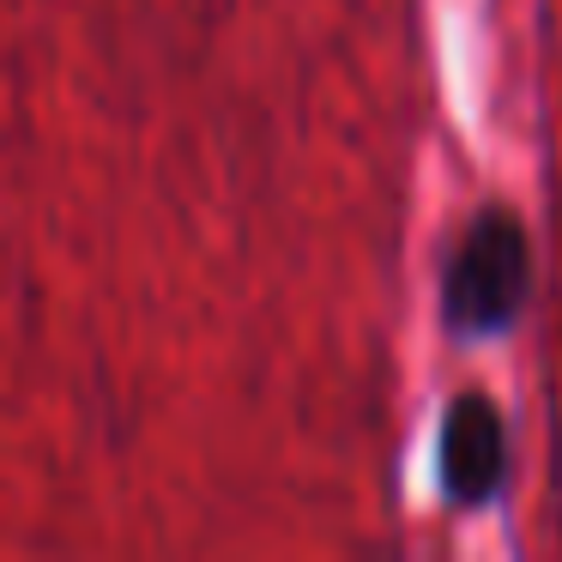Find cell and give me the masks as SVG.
Segmentation results:
<instances>
[{
    "instance_id": "cell-2",
    "label": "cell",
    "mask_w": 562,
    "mask_h": 562,
    "mask_svg": "<svg viewBox=\"0 0 562 562\" xmlns=\"http://www.w3.org/2000/svg\"><path fill=\"white\" fill-rule=\"evenodd\" d=\"M502 424L490 400H460L448 417V436H441V477H448L453 502H490L502 484Z\"/></svg>"
},
{
    "instance_id": "cell-1",
    "label": "cell",
    "mask_w": 562,
    "mask_h": 562,
    "mask_svg": "<svg viewBox=\"0 0 562 562\" xmlns=\"http://www.w3.org/2000/svg\"><path fill=\"white\" fill-rule=\"evenodd\" d=\"M520 296H526V236L514 218L490 212V218L465 236L460 260H453L448 315H453V327L490 333L520 308Z\"/></svg>"
}]
</instances>
